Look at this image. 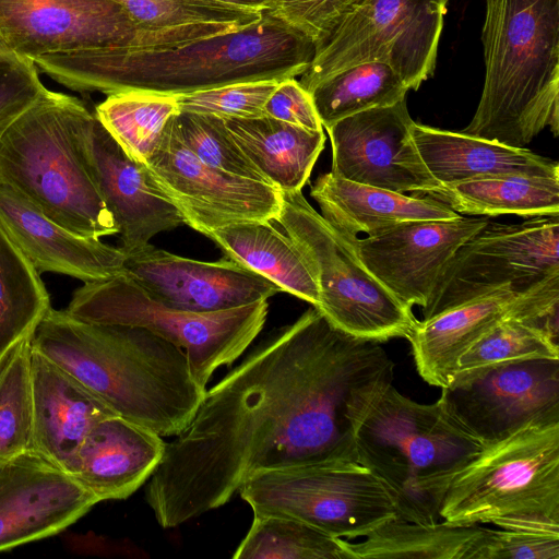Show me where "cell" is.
<instances>
[{
  "instance_id": "obj_45",
  "label": "cell",
  "mask_w": 559,
  "mask_h": 559,
  "mask_svg": "<svg viewBox=\"0 0 559 559\" xmlns=\"http://www.w3.org/2000/svg\"><path fill=\"white\" fill-rule=\"evenodd\" d=\"M10 50L7 45L4 44L3 39L0 36V53Z\"/></svg>"
},
{
  "instance_id": "obj_18",
  "label": "cell",
  "mask_w": 559,
  "mask_h": 559,
  "mask_svg": "<svg viewBox=\"0 0 559 559\" xmlns=\"http://www.w3.org/2000/svg\"><path fill=\"white\" fill-rule=\"evenodd\" d=\"M124 272L157 301L191 312L228 310L267 300L283 292L228 257L204 262L176 255L151 243L126 255Z\"/></svg>"
},
{
  "instance_id": "obj_21",
  "label": "cell",
  "mask_w": 559,
  "mask_h": 559,
  "mask_svg": "<svg viewBox=\"0 0 559 559\" xmlns=\"http://www.w3.org/2000/svg\"><path fill=\"white\" fill-rule=\"evenodd\" d=\"M555 292L551 276L523 292L502 288L418 320L407 340L419 376L430 385H448L468 347L507 318L537 321L549 308Z\"/></svg>"
},
{
  "instance_id": "obj_33",
  "label": "cell",
  "mask_w": 559,
  "mask_h": 559,
  "mask_svg": "<svg viewBox=\"0 0 559 559\" xmlns=\"http://www.w3.org/2000/svg\"><path fill=\"white\" fill-rule=\"evenodd\" d=\"M408 91L390 64L369 61L328 76L309 93L322 127L328 128L359 111L394 105Z\"/></svg>"
},
{
  "instance_id": "obj_23",
  "label": "cell",
  "mask_w": 559,
  "mask_h": 559,
  "mask_svg": "<svg viewBox=\"0 0 559 559\" xmlns=\"http://www.w3.org/2000/svg\"><path fill=\"white\" fill-rule=\"evenodd\" d=\"M32 449L72 475L91 430L115 415L72 376L32 347Z\"/></svg>"
},
{
  "instance_id": "obj_22",
  "label": "cell",
  "mask_w": 559,
  "mask_h": 559,
  "mask_svg": "<svg viewBox=\"0 0 559 559\" xmlns=\"http://www.w3.org/2000/svg\"><path fill=\"white\" fill-rule=\"evenodd\" d=\"M0 224L38 273L53 272L91 283L124 270L126 254L119 247L68 230L3 183Z\"/></svg>"
},
{
  "instance_id": "obj_37",
  "label": "cell",
  "mask_w": 559,
  "mask_h": 559,
  "mask_svg": "<svg viewBox=\"0 0 559 559\" xmlns=\"http://www.w3.org/2000/svg\"><path fill=\"white\" fill-rule=\"evenodd\" d=\"M31 338L20 343L0 365V460L32 449Z\"/></svg>"
},
{
  "instance_id": "obj_27",
  "label": "cell",
  "mask_w": 559,
  "mask_h": 559,
  "mask_svg": "<svg viewBox=\"0 0 559 559\" xmlns=\"http://www.w3.org/2000/svg\"><path fill=\"white\" fill-rule=\"evenodd\" d=\"M224 121L243 154L281 191L301 190L324 148L323 129L309 130L265 115Z\"/></svg>"
},
{
  "instance_id": "obj_29",
  "label": "cell",
  "mask_w": 559,
  "mask_h": 559,
  "mask_svg": "<svg viewBox=\"0 0 559 559\" xmlns=\"http://www.w3.org/2000/svg\"><path fill=\"white\" fill-rule=\"evenodd\" d=\"M127 12L145 41L167 48L243 28L262 16L214 0H112Z\"/></svg>"
},
{
  "instance_id": "obj_34",
  "label": "cell",
  "mask_w": 559,
  "mask_h": 559,
  "mask_svg": "<svg viewBox=\"0 0 559 559\" xmlns=\"http://www.w3.org/2000/svg\"><path fill=\"white\" fill-rule=\"evenodd\" d=\"M179 111L176 95L124 91L109 94L94 114L132 159L145 163Z\"/></svg>"
},
{
  "instance_id": "obj_25",
  "label": "cell",
  "mask_w": 559,
  "mask_h": 559,
  "mask_svg": "<svg viewBox=\"0 0 559 559\" xmlns=\"http://www.w3.org/2000/svg\"><path fill=\"white\" fill-rule=\"evenodd\" d=\"M310 194L321 215L342 234L374 236L402 224L449 221L462 214L431 197L406 195L334 176H319Z\"/></svg>"
},
{
  "instance_id": "obj_28",
  "label": "cell",
  "mask_w": 559,
  "mask_h": 559,
  "mask_svg": "<svg viewBox=\"0 0 559 559\" xmlns=\"http://www.w3.org/2000/svg\"><path fill=\"white\" fill-rule=\"evenodd\" d=\"M226 257L317 307L314 276L294 241L271 221H246L210 234Z\"/></svg>"
},
{
  "instance_id": "obj_43",
  "label": "cell",
  "mask_w": 559,
  "mask_h": 559,
  "mask_svg": "<svg viewBox=\"0 0 559 559\" xmlns=\"http://www.w3.org/2000/svg\"><path fill=\"white\" fill-rule=\"evenodd\" d=\"M265 116L309 130L323 129L310 93L296 78L281 81L264 105Z\"/></svg>"
},
{
  "instance_id": "obj_4",
  "label": "cell",
  "mask_w": 559,
  "mask_h": 559,
  "mask_svg": "<svg viewBox=\"0 0 559 559\" xmlns=\"http://www.w3.org/2000/svg\"><path fill=\"white\" fill-rule=\"evenodd\" d=\"M483 93L461 132L526 148L559 134V0H485Z\"/></svg>"
},
{
  "instance_id": "obj_20",
  "label": "cell",
  "mask_w": 559,
  "mask_h": 559,
  "mask_svg": "<svg viewBox=\"0 0 559 559\" xmlns=\"http://www.w3.org/2000/svg\"><path fill=\"white\" fill-rule=\"evenodd\" d=\"M489 221L461 215L449 221L411 222L374 236L349 238L362 264L381 284L405 305L423 308L445 263Z\"/></svg>"
},
{
  "instance_id": "obj_15",
  "label": "cell",
  "mask_w": 559,
  "mask_h": 559,
  "mask_svg": "<svg viewBox=\"0 0 559 559\" xmlns=\"http://www.w3.org/2000/svg\"><path fill=\"white\" fill-rule=\"evenodd\" d=\"M406 100L337 120L328 131L331 174L399 193L429 195L441 185L423 163L412 138Z\"/></svg>"
},
{
  "instance_id": "obj_26",
  "label": "cell",
  "mask_w": 559,
  "mask_h": 559,
  "mask_svg": "<svg viewBox=\"0 0 559 559\" xmlns=\"http://www.w3.org/2000/svg\"><path fill=\"white\" fill-rule=\"evenodd\" d=\"M412 138L430 175L441 185L491 177L559 178V164L528 148L414 122Z\"/></svg>"
},
{
  "instance_id": "obj_13",
  "label": "cell",
  "mask_w": 559,
  "mask_h": 559,
  "mask_svg": "<svg viewBox=\"0 0 559 559\" xmlns=\"http://www.w3.org/2000/svg\"><path fill=\"white\" fill-rule=\"evenodd\" d=\"M144 165L153 185L176 206L185 224L206 237L229 224L274 222L278 216L281 190L202 163L178 138L174 117Z\"/></svg>"
},
{
  "instance_id": "obj_32",
  "label": "cell",
  "mask_w": 559,
  "mask_h": 559,
  "mask_svg": "<svg viewBox=\"0 0 559 559\" xmlns=\"http://www.w3.org/2000/svg\"><path fill=\"white\" fill-rule=\"evenodd\" d=\"M50 309L39 273L0 224V365Z\"/></svg>"
},
{
  "instance_id": "obj_6",
  "label": "cell",
  "mask_w": 559,
  "mask_h": 559,
  "mask_svg": "<svg viewBox=\"0 0 559 559\" xmlns=\"http://www.w3.org/2000/svg\"><path fill=\"white\" fill-rule=\"evenodd\" d=\"M90 115L79 98L47 90L0 140V183L68 230L99 239L118 227L81 146Z\"/></svg>"
},
{
  "instance_id": "obj_11",
  "label": "cell",
  "mask_w": 559,
  "mask_h": 559,
  "mask_svg": "<svg viewBox=\"0 0 559 559\" xmlns=\"http://www.w3.org/2000/svg\"><path fill=\"white\" fill-rule=\"evenodd\" d=\"M443 0H364L318 48L299 83L310 92L348 67L390 64L409 90L435 71L447 11Z\"/></svg>"
},
{
  "instance_id": "obj_46",
  "label": "cell",
  "mask_w": 559,
  "mask_h": 559,
  "mask_svg": "<svg viewBox=\"0 0 559 559\" xmlns=\"http://www.w3.org/2000/svg\"><path fill=\"white\" fill-rule=\"evenodd\" d=\"M445 3H448L449 0H443Z\"/></svg>"
},
{
  "instance_id": "obj_8",
  "label": "cell",
  "mask_w": 559,
  "mask_h": 559,
  "mask_svg": "<svg viewBox=\"0 0 559 559\" xmlns=\"http://www.w3.org/2000/svg\"><path fill=\"white\" fill-rule=\"evenodd\" d=\"M273 222L294 241L319 289L316 307L345 333L374 342L408 338L417 319L360 261L352 239L317 212L301 190L281 191Z\"/></svg>"
},
{
  "instance_id": "obj_3",
  "label": "cell",
  "mask_w": 559,
  "mask_h": 559,
  "mask_svg": "<svg viewBox=\"0 0 559 559\" xmlns=\"http://www.w3.org/2000/svg\"><path fill=\"white\" fill-rule=\"evenodd\" d=\"M31 344L115 415L162 437L180 433L205 395L183 349L143 328L85 322L51 308Z\"/></svg>"
},
{
  "instance_id": "obj_44",
  "label": "cell",
  "mask_w": 559,
  "mask_h": 559,
  "mask_svg": "<svg viewBox=\"0 0 559 559\" xmlns=\"http://www.w3.org/2000/svg\"><path fill=\"white\" fill-rule=\"evenodd\" d=\"M236 8L264 12L271 10L277 0H214Z\"/></svg>"
},
{
  "instance_id": "obj_31",
  "label": "cell",
  "mask_w": 559,
  "mask_h": 559,
  "mask_svg": "<svg viewBox=\"0 0 559 559\" xmlns=\"http://www.w3.org/2000/svg\"><path fill=\"white\" fill-rule=\"evenodd\" d=\"M428 197L457 213L493 217L559 215V178L491 176L441 186Z\"/></svg>"
},
{
  "instance_id": "obj_36",
  "label": "cell",
  "mask_w": 559,
  "mask_h": 559,
  "mask_svg": "<svg viewBox=\"0 0 559 559\" xmlns=\"http://www.w3.org/2000/svg\"><path fill=\"white\" fill-rule=\"evenodd\" d=\"M531 359H559L558 342L514 316L502 320L461 355L453 378Z\"/></svg>"
},
{
  "instance_id": "obj_17",
  "label": "cell",
  "mask_w": 559,
  "mask_h": 559,
  "mask_svg": "<svg viewBox=\"0 0 559 559\" xmlns=\"http://www.w3.org/2000/svg\"><path fill=\"white\" fill-rule=\"evenodd\" d=\"M97 502L33 449L0 460V551L58 534Z\"/></svg>"
},
{
  "instance_id": "obj_24",
  "label": "cell",
  "mask_w": 559,
  "mask_h": 559,
  "mask_svg": "<svg viewBox=\"0 0 559 559\" xmlns=\"http://www.w3.org/2000/svg\"><path fill=\"white\" fill-rule=\"evenodd\" d=\"M165 447L158 433L112 415L100 420L85 438L72 476L98 502L126 499L150 479Z\"/></svg>"
},
{
  "instance_id": "obj_35",
  "label": "cell",
  "mask_w": 559,
  "mask_h": 559,
  "mask_svg": "<svg viewBox=\"0 0 559 559\" xmlns=\"http://www.w3.org/2000/svg\"><path fill=\"white\" fill-rule=\"evenodd\" d=\"M253 515L233 555L235 559H352L344 539L308 523L277 515Z\"/></svg>"
},
{
  "instance_id": "obj_10",
  "label": "cell",
  "mask_w": 559,
  "mask_h": 559,
  "mask_svg": "<svg viewBox=\"0 0 559 559\" xmlns=\"http://www.w3.org/2000/svg\"><path fill=\"white\" fill-rule=\"evenodd\" d=\"M238 493L253 514L296 519L342 539L366 537L396 519L388 488L356 461L260 472Z\"/></svg>"
},
{
  "instance_id": "obj_16",
  "label": "cell",
  "mask_w": 559,
  "mask_h": 559,
  "mask_svg": "<svg viewBox=\"0 0 559 559\" xmlns=\"http://www.w3.org/2000/svg\"><path fill=\"white\" fill-rule=\"evenodd\" d=\"M0 36L11 51L29 59L145 47L135 24L112 0H0Z\"/></svg>"
},
{
  "instance_id": "obj_40",
  "label": "cell",
  "mask_w": 559,
  "mask_h": 559,
  "mask_svg": "<svg viewBox=\"0 0 559 559\" xmlns=\"http://www.w3.org/2000/svg\"><path fill=\"white\" fill-rule=\"evenodd\" d=\"M46 91L32 59L11 50L0 53V140Z\"/></svg>"
},
{
  "instance_id": "obj_39",
  "label": "cell",
  "mask_w": 559,
  "mask_h": 559,
  "mask_svg": "<svg viewBox=\"0 0 559 559\" xmlns=\"http://www.w3.org/2000/svg\"><path fill=\"white\" fill-rule=\"evenodd\" d=\"M281 81L265 80L228 84L176 95L180 111L223 119L264 116V105Z\"/></svg>"
},
{
  "instance_id": "obj_2",
  "label": "cell",
  "mask_w": 559,
  "mask_h": 559,
  "mask_svg": "<svg viewBox=\"0 0 559 559\" xmlns=\"http://www.w3.org/2000/svg\"><path fill=\"white\" fill-rule=\"evenodd\" d=\"M316 46L270 11L235 32L167 48L106 47L33 58L37 69L79 92L182 95L228 84L300 76Z\"/></svg>"
},
{
  "instance_id": "obj_7",
  "label": "cell",
  "mask_w": 559,
  "mask_h": 559,
  "mask_svg": "<svg viewBox=\"0 0 559 559\" xmlns=\"http://www.w3.org/2000/svg\"><path fill=\"white\" fill-rule=\"evenodd\" d=\"M441 520L559 533V420L485 445L450 483Z\"/></svg>"
},
{
  "instance_id": "obj_19",
  "label": "cell",
  "mask_w": 559,
  "mask_h": 559,
  "mask_svg": "<svg viewBox=\"0 0 559 559\" xmlns=\"http://www.w3.org/2000/svg\"><path fill=\"white\" fill-rule=\"evenodd\" d=\"M81 146L126 255L140 251L157 234L185 224L176 206L153 185L144 163L132 159L93 112L83 123Z\"/></svg>"
},
{
  "instance_id": "obj_1",
  "label": "cell",
  "mask_w": 559,
  "mask_h": 559,
  "mask_svg": "<svg viewBox=\"0 0 559 559\" xmlns=\"http://www.w3.org/2000/svg\"><path fill=\"white\" fill-rule=\"evenodd\" d=\"M394 364L316 307L275 331L205 395L166 442L146 502L163 528L227 503L254 474L357 461L354 418Z\"/></svg>"
},
{
  "instance_id": "obj_42",
  "label": "cell",
  "mask_w": 559,
  "mask_h": 559,
  "mask_svg": "<svg viewBox=\"0 0 559 559\" xmlns=\"http://www.w3.org/2000/svg\"><path fill=\"white\" fill-rule=\"evenodd\" d=\"M479 559H559V533L489 528Z\"/></svg>"
},
{
  "instance_id": "obj_5",
  "label": "cell",
  "mask_w": 559,
  "mask_h": 559,
  "mask_svg": "<svg viewBox=\"0 0 559 559\" xmlns=\"http://www.w3.org/2000/svg\"><path fill=\"white\" fill-rule=\"evenodd\" d=\"M354 442L357 461L391 493L396 519L419 524L441 520L450 483L485 448L439 400L418 403L393 381L364 400L354 418Z\"/></svg>"
},
{
  "instance_id": "obj_41",
  "label": "cell",
  "mask_w": 559,
  "mask_h": 559,
  "mask_svg": "<svg viewBox=\"0 0 559 559\" xmlns=\"http://www.w3.org/2000/svg\"><path fill=\"white\" fill-rule=\"evenodd\" d=\"M364 0H277L269 10L318 48Z\"/></svg>"
},
{
  "instance_id": "obj_9",
  "label": "cell",
  "mask_w": 559,
  "mask_h": 559,
  "mask_svg": "<svg viewBox=\"0 0 559 559\" xmlns=\"http://www.w3.org/2000/svg\"><path fill=\"white\" fill-rule=\"evenodd\" d=\"M267 300L216 312L170 308L124 270L75 289L66 311L82 321L143 328L183 349L203 388L216 369L231 365L261 332Z\"/></svg>"
},
{
  "instance_id": "obj_38",
  "label": "cell",
  "mask_w": 559,
  "mask_h": 559,
  "mask_svg": "<svg viewBox=\"0 0 559 559\" xmlns=\"http://www.w3.org/2000/svg\"><path fill=\"white\" fill-rule=\"evenodd\" d=\"M174 126L182 144L205 165L269 183L231 139L223 118L179 111L174 116Z\"/></svg>"
},
{
  "instance_id": "obj_30",
  "label": "cell",
  "mask_w": 559,
  "mask_h": 559,
  "mask_svg": "<svg viewBox=\"0 0 559 559\" xmlns=\"http://www.w3.org/2000/svg\"><path fill=\"white\" fill-rule=\"evenodd\" d=\"M489 528L445 521L386 522L358 543L344 539L352 559H479Z\"/></svg>"
},
{
  "instance_id": "obj_14",
  "label": "cell",
  "mask_w": 559,
  "mask_h": 559,
  "mask_svg": "<svg viewBox=\"0 0 559 559\" xmlns=\"http://www.w3.org/2000/svg\"><path fill=\"white\" fill-rule=\"evenodd\" d=\"M447 412L485 445L533 423L559 420V359H531L455 377L441 388Z\"/></svg>"
},
{
  "instance_id": "obj_12",
  "label": "cell",
  "mask_w": 559,
  "mask_h": 559,
  "mask_svg": "<svg viewBox=\"0 0 559 559\" xmlns=\"http://www.w3.org/2000/svg\"><path fill=\"white\" fill-rule=\"evenodd\" d=\"M554 275H559V215L520 224L489 221L445 263L423 319L502 288L523 292Z\"/></svg>"
}]
</instances>
